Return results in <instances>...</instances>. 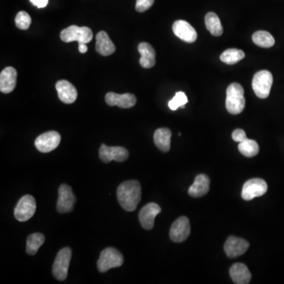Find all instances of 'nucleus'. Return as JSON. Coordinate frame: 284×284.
<instances>
[{"label":"nucleus","instance_id":"0eeeda50","mask_svg":"<svg viewBox=\"0 0 284 284\" xmlns=\"http://www.w3.org/2000/svg\"><path fill=\"white\" fill-rule=\"evenodd\" d=\"M267 185L261 178H252L243 185L241 190V197L245 201H251L255 197H261L265 194Z\"/></svg>","mask_w":284,"mask_h":284},{"label":"nucleus","instance_id":"393cba45","mask_svg":"<svg viewBox=\"0 0 284 284\" xmlns=\"http://www.w3.org/2000/svg\"><path fill=\"white\" fill-rule=\"evenodd\" d=\"M45 235L41 233H34L30 234L27 238L26 243V252L30 255L37 253L40 247L45 243Z\"/></svg>","mask_w":284,"mask_h":284},{"label":"nucleus","instance_id":"aec40b11","mask_svg":"<svg viewBox=\"0 0 284 284\" xmlns=\"http://www.w3.org/2000/svg\"><path fill=\"white\" fill-rule=\"evenodd\" d=\"M138 52L141 54L139 63L141 67L149 69L156 64V52L150 44L143 42L138 45Z\"/></svg>","mask_w":284,"mask_h":284},{"label":"nucleus","instance_id":"f03ea898","mask_svg":"<svg viewBox=\"0 0 284 284\" xmlns=\"http://www.w3.org/2000/svg\"><path fill=\"white\" fill-rule=\"evenodd\" d=\"M245 106L244 89L238 83L230 84L227 89L226 108L227 112L232 115L241 113Z\"/></svg>","mask_w":284,"mask_h":284},{"label":"nucleus","instance_id":"c85d7f7f","mask_svg":"<svg viewBox=\"0 0 284 284\" xmlns=\"http://www.w3.org/2000/svg\"><path fill=\"white\" fill-rule=\"evenodd\" d=\"M188 103V98L183 92H178L175 93V97L168 102V107L172 111H176L178 108H183Z\"/></svg>","mask_w":284,"mask_h":284},{"label":"nucleus","instance_id":"a211bd4d","mask_svg":"<svg viewBox=\"0 0 284 284\" xmlns=\"http://www.w3.org/2000/svg\"><path fill=\"white\" fill-rule=\"evenodd\" d=\"M17 83V71L12 67H6L0 74V91L11 93L15 90Z\"/></svg>","mask_w":284,"mask_h":284},{"label":"nucleus","instance_id":"c756f323","mask_svg":"<svg viewBox=\"0 0 284 284\" xmlns=\"http://www.w3.org/2000/svg\"><path fill=\"white\" fill-rule=\"evenodd\" d=\"M32 19L30 15L26 12H20L15 18V24L20 30H28L31 25Z\"/></svg>","mask_w":284,"mask_h":284},{"label":"nucleus","instance_id":"412c9836","mask_svg":"<svg viewBox=\"0 0 284 284\" xmlns=\"http://www.w3.org/2000/svg\"><path fill=\"white\" fill-rule=\"evenodd\" d=\"M229 272L234 283L247 284L250 282L252 275L245 264L236 263L230 267Z\"/></svg>","mask_w":284,"mask_h":284},{"label":"nucleus","instance_id":"a878e982","mask_svg":"<svg viewBox=\"0 0 284 284\" xmlns=\"http://www.w3.org/2000/svg\"><path fill=\"white\" fill-rule=\"evenodd\" d=\"M252 39L255 45L264 49H268L275 45V39L268 32H256L252 35Z\"/></svg>","mask_w":284,"mask_h":284},{"label":"nucleus","instance_id":"6e6552de","mask_svg":"<svg viewBox=\"0 0 284 284\" xmlns=\"http://www.w3.org/2000/svg\"><path fill=\"white\" fill-rule=\"evenodd\" d=\"M37 204L31 195H25L19 200L15 209V216L21 222L29 220L35 214Z\"/></svg>","mask_w":284,"mask_h":284},{"label":"nucleus","instance_id":"39448f33","mask_svg":"<svg viewBox=\"0 0 284 284\" xmlns=\"http://www.w3.org/2000/svg\"><path fill=\"white\" fill-rule=\"evenodd\" d=\"M273 77L268 71H260L252 78V86L256 97L260 99L267 98L270 94L272 86Z\"/></svg>","mask_w":284,"mask_h":284},{"label":"nucleus","instance_id":"2f4dec72","mask_svg":"<svg viewBox=\"0 0 284 284\" xmlns=\"http://www.w3.org/2000/svg\"><path fill=\"white\" fill-rule=\"evenodd\" d=\"M232 138L236 142H241L244 140L247 139L246 134L243 130L237 129L232 133Z\"/></svg>","mask_w":284,"mask_h":284},{"label":"nucleus","instance_id":"f257e3e1","mask_svg":"<svg viewBox=\"0 0 284 284\" xmlns=\"http://www.w3.org/2000/svg\"><path fill=\"white\" fill-rule=\"evenodd\" d=\"M119 204L127 212H134L141 199V184L137 180L126 181L117 189Z\"/></svg>","mask_w":284,"mask_h":284},{"label":"nucleus","instance_id":"bb28decb","mask_svg":"<svg viewBox=\"0 0 284 284\" xmlns=\"http://www.w3.org/2000/svg\"><path fill=\"white\" fill-rule=\"evenodd\" d=\"M245 58V53L240 49H230L224 51L221 54L220 60L228 65H234Z\"/></svg>","mask_w":284,"mask_h":284},{"label":"nucleus","instance_id":"f8f14e48","mask_svg":"<svg viewBox=\"0 0 284 284\" xmlns=\"http://www.w3.org/2000/svg\"><path fill=\"white\" fill-rule=\"evenodd\" d=\"M190 234V225L189 219L181 216L171 225L170 229V238L175 242H182L187 239Z\"/></svg>","mask_w":284,"mask_h":284},{"label":"nucleus","instance_id":"ddd939ff","mask_svg":"<svg viewBox=\"0 0 284 284\" xmlns=\"http://www.w3.org/2000/svg\"><path fill=\"white\" fill-rule=\"evenodd\" d=\"M161 212V208L156 203H149L139 212L140 223L145 230H151L154 226L155 218Z\"/></svg>","mask_w":284,"mask_h":284},{"label":"nucleus","instance_id":"4468645a","mask_svg":"<svg viewBox=\"0 0 284 284\" xmlns=\"http://www.w3.org/2000/svg\"><path fill=\"white\" fill-rule=\"evenodd\" d=\"M249 247V242L245 240L230 236L224 244V251L229 258H235L244 254Z\"/></svg>","mask_w":284,"mask_h":284},{"label":"nucleus","instance_id":"4be33fe9","mask_svg":"<svg viewBox=\"0 0 284 284\" xmlns=\"http://www.w3.org/2000/svg\"><path fill=\"white\" fill-rule=\"evenodd\" d=\"M210 179L207 175H197L195 178V181L189 187L188 193L189 195L193 197H200L205 195L209 190Z\"/></svg>","mask_w":284,"mask_h":284},{"label":"nucleus","instance_id":"72a5a7b5","mask_svg":"<svg viewBox=\"0 0 284 284\" xmlns=\"http://www.w3.org/2000/svg\"><path fill=\"white\" fill-rule=\"evenodd\" d=\"M49 4V0H40L39 3H38V8H44Z\"/></svg>","mask_w":284,"mask_h":284},{"label":"nucleus","instance_id":"f704fd0d","mask_svg":"<svg viewBox=\"0 0 284 284\" xmlns=\"http://www.w3.org/2000/svg\"><path fill=\"white\" fill-rule=\"evenodd\" d=\"M40 0H30V2L32 3V4H33V5H34V6L37 7V5H38V3H39Z\"/></svg>","mask_w":284,"mask_h":284},{"label":"nucleus","instance_id":"dca6fc26","mask_svg":"<svg viewBox=\"0 0 284 284\" xmlns=\"http://www.w3.org/2000/svg\"><path fill=\"white\" fill-rule=\"evenodd\" d=\"M105 101L109 106H117L121 108H130L137 103V98L131 93L118 94L115 93H107Z\"/></svg>","mask_w":284,"mask_h":284},{"label":"nucleus","instance_id":"7ed1b4c3","mask_svg":"<svg viewBox=\"0 0 284 284\" xmlns=\"http://www.w3.org/2000/svg\"><path fill=\"white\" fill-rule=\"evenodd\" d=\"M93 37V31L86 26L79 27L77 26H71L63 30L60 34V38L63 42L71 43L73 41H77L78 42V45L91 42Z\"/></svg>","mask_w":284,"mask_h":284},{"label":"nucleus","instance_id":"f3484780","mask_svg":"<svg viewBox=\"0 0 284 284\" xmlns=\"http://www.w3.org/2000/svg\"><path fill=\"white\" fill-rule=\"evenodd\" d=\"M56 88L59 98L62 102L71 104L76 101L78 98V91L71 82L67 80L59 81L56 83Z\"/></svg>","mask_w":284,"mask_h":284},{"label":"nucleus","instance_id":"7c9ffc66","mask_svg":"<svg viewBox=\"0 0 284 284\" xmlns=\"http://www.w3.org/2000/svg\"><path fill=\"white\" fill-rule=\"evenodd\" d=\"M154 2L155 0H137L136 11L140 13L146 12L152 8Z\"/></svg>","mask_w":284,"mask_h":284},{"label":"nucleus","instance_id":"6ab92c4d","mask_svg":"<svg viewBox=\"0 0 284 284\" xmlns=\"http://www.w3.org/2000/svg\"><path fill=\"white\" fill-rule=\"evenodd\" d=\"M96 51L103 56H108L115 53V45L110 39L106 32H99L96 37Z\"/></svg>","mask_w":284,"mask_h":284},{"label":"nucleus","instance_id":"20e7f679","mask_svg":"<svg viewBox=\"0 0 284 284\" xmlns=\"http://www.w3.org/2000/svg\"><path fill=\"white\" fill-rule=\"evenodd\" d=\"M123 261V254L118 249L109 247L101 252L100 259L97 261V267L101 272H106L113 267H120Z\"/></svg>","mask_w":284,"mask_h":284},{"label":"nucleus","instance_id":"b1692460","mask_svg":"<svg viewBox=\"0 0 284 284\" xmlns=\"http://www.w3.org/2000/svg\"><path fill=\"white\" fill-rule=\"evenodd\" d=\"M205 26L210 34L215 37H219L223 33V26L221 25L220 20L217 15L213 12H209L205 15Z\"/></svg>","mask_w":284,"mask_h":284},{"label":"nucleus","instance_id":"2eb2a0df","mask_svg":"<svg viewBox=\"0 0 284 284\" xmlns=\"http://www.w3.org/2000/svg\"><path fill=\"white\" fill-rule=\"evenodd\" d=\"M172 30L176 37L187 43H193L197 40V32L193 26L186 21H176L173 24Z\"/></svg>","mask_w":284,"mask_h":284},{"label":"nucleus","instance_id":"5701e85b","mask_svg":"<svg viewBox=\"0 0 284 284\" xmlns=\"http://www.w3.org/2000/svg\"><path fill=\"white\" fill-rule=\"evenodd\" d=\"M171 132L169 129L160 128L154 134V142L158 149L167 152L171 149Z\"/></svg>","mask_w":284,"mask_h":284},{"label":"nucleus","instance_id":"423d86ee","mask_svg":"<svg viewBox=\"0 0 284 284\" xmlns=\"http://www.w3.org/2000/svg\"><path fill=\"white\" fill-rule=\"evenodd\" d=\"M72 252L70 248H63L58 252L52 266V273L58 280H65L68 274L70 263H71Z\"/></svg>","mask_w":284,"mask_h":284},{"label":"nucleus","instance_id":"1a4fd4ad","mask_svg":"<svg viewBox=\"0 0 284 284\" xmlns=\"http://www.w3.org/2000/svg\"><path fill=\"white\" fill-rule=\"evenodd\" d=\"M99 156L101 160L105 164H108L112 160L123 162L128 159L129 152L123 147H110L102 144L99 150Z\"/></svg>","mask_w":284,"mask_h":284},{"label":"nucleus","instance_id":"cd10ccee","mask_svg":"<svg viewBox=\"0 0 284 284\" xmlns=\"http://www.w3.org/2000/svg\"><path fill=\"white\" fill-rule=\"evenodd\" d=\"M238 150L246 157H253L258 154L259 145L253 140L247 139L239 142Z\"/></svg>","mask_w":284,"mask_h":284},{"label":"nucleus","instance_id":"473e14b6","mask_svg":"<svg viewBox=\"0 0 284 284\" xmlns=\"http://www.w3.org/2000/svg\"><path fill=\"white\" fill-rule=\"evenodd\" d=\"M78 50L81 53L84 54V53H86L88 51V47L86 46V44H81V45H78Z\"/></svg>","mask_w":284,"mask_h":284},{"label":"nucleus","instance_id":"9d476101","mask_svg":"<svg viewBox=\"0 0 284 284\" xmlns=\"http://www.w3.org/2000/svg\"><path fill=\"white\" fill-rule=\"evenodd\" d=\"M76 198L71 186L63 184L59 188V197L57 201V211L60 213L72 212Z\"/></svg>","mask_w":284,"mask_h":284},{"label":"nucleus","instance_id":"9b49d317","mask_svg":"<svg viewBox=\"0 0 284 284\" xmlns=\"http://www.w3.org/2000/svg\"><path fill=\"white\" fill-rule=\"evenodd\" d=\"M61 136L56 131H49L41 134L35 141V146L40 152H52L60 145Z\"/></svg>","mask_w":284,"mask_h":284}]
</instances>
